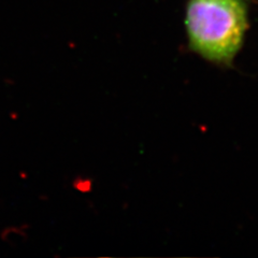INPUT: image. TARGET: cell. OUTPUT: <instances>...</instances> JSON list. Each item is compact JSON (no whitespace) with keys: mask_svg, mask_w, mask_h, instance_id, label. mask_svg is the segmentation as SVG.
I'll use <instances>...</instances> for the list:
<instances>
[{"mask_svg":"<svg viewBox=\"0 0 258 258\" xmlns=\"http://www.w3.org/2000/svg\"><path fill=\"white\" fill-rule=\"evenodd\" d=\"M185 27L192 52L230 66L248 28L246 0H188Z\"/></svg>","mask_w":258,"mask_h":258,"instance_id":"obj_1","label":"cell"}]
</instances>
